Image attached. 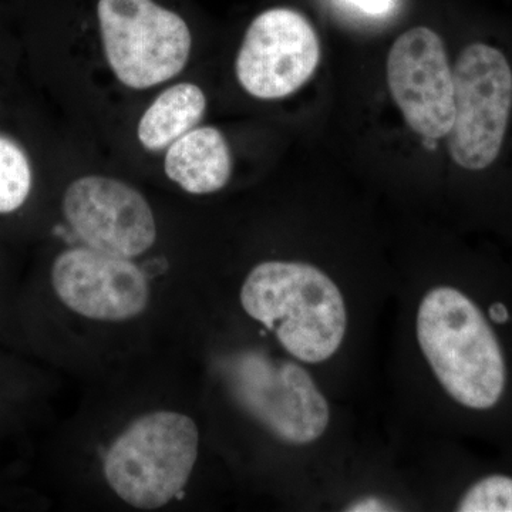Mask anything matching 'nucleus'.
<instances>
[{"instance_id":"7ed1b4c3","label":"nucleus","mask_w":512,"mask_h":512,"mask_svg":"<svg viewBox=\"0 0 512 512\" xmlns=\"http://www.w3.org/2000/svg\"><path fill=\"white\" fill-rule=\"evenodd\" d=\"M221 373L238 406L285 446H319L330 436L328 394L298 360L244 349L222 360Z\"/></svg>"},{"instance_id":"f03ea898","label":"nucleus","mask_w":512,"mask_h":512,"mask_svg":"<svg viewBox=\"0 0 512 512\" xmlns=\"http://www.w3.org/2000/svg\"><path fill=\"white\" fill-rule=\"evenodd\" d=\"M239 303L274 336L286 356L323 367L342 356L353 330L348 289L305 261H264L245 276Z\"/></svg>"},{"instance_id":"6e6552de","label":"nucleus","mask_w":512,"mask_h":512,"mask_svg":"<svg viewBox=\"0 0 512 512\" xmlns=\"http://www.w3.org/2000/svg\"><path fill=\"white\" fill-rule=\"evenodd\" d=\"M387 84L407 126L437 140L453 126L454 73L436 32L424 26L397 37L387 57Z\"/></svg>"},{"instance_id":"4468645a","label":"nucleus","mask_w":512,"mask_h":512,"mask_svg":"<svg viewBox=\"0 0 512 512\" xmlns=\"http://www.w3.org/2000/svg\"><path fill=\"white\" fill-rule=\"evenodd\" d=\"M342 2L370 18L386 16L394 6V0H342Z\"/></svg>"},{"instance_id":"39448f33","label":"nucleus","mask_w":512,"mask_h":512,"mask_svg":"<svg viewBox=\"0 0 512 512\" xmlns=\"http://www.w3.org/2000/svg\"><path fill=\"white\" fill-rule=\"evenodd\" d=\"M97 16L107 62L124 86H157L187 64L192 45L187 23L154 0H99Z\"/></svg>"},{"instance_id":"f257e3e1","label":"nucleus","mask_w":512,"mask_h":512,"mask_svg":"<svg viewBox=\"0 0 512 512\" xmlns=\"http://www.w3.org/2000/svg\"><path fill=\"white\" fill-rule=\"evenodd\" d=\"M412 336L456 427L512 457V284L421 289Z\"/></svg>"},{"instance_id":"1a4fd4ad","label":"nucleus","mask_w":512,"mask_h":512,"mask_svg":"<svg viewBox=\"0 0 512 512\" xmlns=\"http://www.w3.org/2000/svg\"><path fill=\"white\" fill-rule=\"evenodd\" d=\"M63 214L87 247L134 258L153 247L156 218L144 195L116 178L89 175L69 185Z\"/></svg>"},{"instance_id":"ddd939ff","label":"nucleus","mask_w":512,"mask_h":512,"mask_svg":"<svg viewBox=\"0 0 512 512\" xmlns=\"http://www.w3.org/2000/svg\"><path fill=\"white\" fill-rule=\"evenodd\" d=\"M32 190V170L18 143L0 136V214L18 211Z\"/></svg>"},{"instance_id":"20e7f679","label":"nucleus","mask_w":512,"mask_h":512,"mask_svg":"<svg viewBox=\"0 0 512 512\" xmlns=\"http://www.w3.org/2000/svg\"><path fill=\"white\" fill-rule=\"evenodd\" d=\"M200 430L187 414L160 410L133 421L111 444L103 471L111 490L138 510H158L188 484Z\"/></svg>"},{"instance_id":"0eeeda50","label":"nucleus","mask_w":512,"mask_h":512,"mask_svg":"<svg viewBox=\"0 0 512 512\" xmlns=\"http://www.w3.org/2000/svg\"><path fill=\"white\" fill-rule=\"evenodd\" d=\"M319 62V39L309 20L296 10L276 8L249 26L235 70L245 92L276 100L298 92Z\"/></svg>"},{"instance_id":"423d86ee","label":"nucleus","mask_w":512,"mask_h":512,"mask_svg":"<svg viewBox=\"0 0 512 512\" xmlns=\"http://www.w3.org/2000/svg\"><path fill=\"white\" fill-rule=\"evenodd\" d=\"M453 73L456 114L448 150L464 170L483 171L503 148L512 110V69L500 50L473 43L458 56Z\"/></svg>"},{"instance_id":"9d476101","label":"nucleus","mask_w":512,"mask_h":512,"mask_svg":"<svg viewBox=\"0 0 512 512\" xmlns=\"http://www.w3.org/2000/svg\"><path fill=\"white\" fill-rule=\"evenodd\" d=\"M53 291L70 311L97 322H126L146 311L150 284L130 258L89 247L67 249L53 262Z\"/></svg>"},{"instance_id":"f8f14e48","label":"nucleus","mask_w":512,"mask_h":512,"mask_svg":"<svg viewBox=\"0 0 512 512\" xmlns=\"http://www.w3.org/2000/svg\"><path fill=\"white\" fill-rule=\"evenodd\" d=\"M207 110L200 87L180 83L165 90L138 123L137 136L144 148L161 151L197 127Z\"/></svg>"},{"instance_id":"9b49d317","label":"nucleus","mask_w":512,"mask_h":512,"mask_svg":"<svg viewBox=\"0 0 512 512\" xmlns=\"http://www.w3.org/2000/svg\"><path fill=\"white\" fill-rule=\"evenodd\" d=\"M164 167L167 177L190 194L220 191L232 171L227 140L217 128H192L168 147Z\"/></svg>"}]
</instances>
